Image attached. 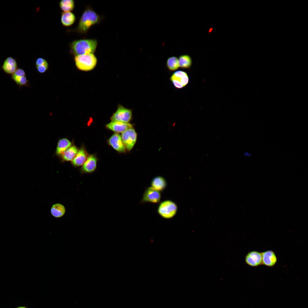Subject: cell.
<instances>
[{"label":"cell","instance_id":"21","mask_svg":"<svg viewBox=\"0 0 308 308\" xmlns=\"http://www.w3.org/2000/svg\"><path fill=\"white\" fill-rule=\"evenodd\" d=\"M72 145L71 142L66 138L60 139L58 143L56 153L58 155L63 153L70 147Z\"/></svg>","mask_w":308,"mask_h":308},{"label":"cell","instance_id":"13","mask_svg":"<svg viewBox=\"0 0 308 308\" xmlns=\"http://www.w3.org/2000/svg\"><path fill=\"white\" fill-rule=\"evenodd\" d=\"M262 264L268 267H273L276 264L277 258L275 252L268 250L262 253Z\"/></svg>","mask_w":308,"mask_h":308},{"label":"cell","instance_id":"3","mask_svg":"<svg viewBox=\"0 0 308 308\" xmlns=\"http://www.w3.org/2000/svg\"><path fill=\"white\" fill-rule=\"evenodd\" d=\"M76 66L79 70L88 71L93 69L96 65L97 59L94 54L74 56Z\"/></svg>","mask_w":308,"mask_h":308},{"label":"cell","instance_id":"15","mask_svg":"<svg viewBox=\"0 0 308 308\" xmlns=\"http://www.w3.org/2000/svg\"><path fill=\"white\" fill-rule=\"evenodd\" d=\"M97 159L94 155H91L87 159L83 165L82 171L85 173H90L93 172L96 167Z\"/></svg>","mask_w":308,"mask_h":308},{"label":"cell","instance_id":"6","mask_svg":"<svg viewBox=\"0 0 308 308\" xmlns=\"http://www.w3.org/2000/svg\"><path fill=\"white\" fill-rule=\"evenodd\" d=\"M131 111L120 105L111 118L112 122L121 121L128 123L131 119Z\"/></svg>","mask_w":308,"mask_h":308},{"label":"cell","instance_id":"10","mask_svg":"<svg viewBox=\"0 0 308 308\" xmlns=\"http://www.w3.org/2000/svg\"><path fill=\"white\" fill-rule=\"evenodd\" d=\"M11 77L19 87L29 86V82L26 76L25 72L21 68H18L12 75Z\"/></svg>","mask_w":308,"mask_h":308},{"label":"cell","instance_id":"2","mask_svg":"<svg viewBox=\"0 0 308 308\" xmlns=\"http://www.w3.org/2000/svg\"><path fill=\"white\" fill-rule=\"evenodd\" d=\"M100 16L91 8L88 7L84 10L79 20L76 30L81 34H86L90 27L100 21Z\"/></svg>","mask_w":308,"mask_h":308},{"label":"cell","instance_id":"18","mask_svg":"<svg viewBox=\"0 0 308 308\" xmlns=\"http://www.w3.org/2000/svg\"><path fill=\"white\" fill-rule=\"evenodd\" d=\"M151 184L152 187L159 191H161L166 188L167 182L163 177L158 176L153 179Z\"/></svg>","mask_w":308,"mask_h":308},{"label":"cell","instance_id":"7","mask_svg":"<svg viewBox=\"0 0 308 308\" xmlns=\"http://www.w3.org/2000/svg\"><path fill=\"white\" fill-rule=\"evenodd\" d=\"M170 80L174 86L179 89L186 86L189 81V78L187 73L181 70L174 73L170 77Z\"/></svg>","mask_w":308,"mask_h":308},{"label":"cell","instance_id":"24","mask_svg":"<svg viewBox=\"0 0 308 308\" xmlns=\"http://www.w3.org/2000/svg\"><path fill=\"white\" fill-rule=\"evenodd\" d=\"M166 66L170 71H173L177 70L179 67L178 58L175 56L168 58L166 61Z\"/></svg>","mask_w":308,"mask_h":308},{"label":"cell","instance_id":"12","mask_svg":"<svg viewBox=\"0 0 308 308\" xmlns=\"http://www.w3.org/2000/svg\"><path fill=\"white\" fill-rule=\"evenodd\" d=\"M106 127L117 133H122L126 130L132 127V125L129 123L121 121L111 122L107 124Z\"/></svg>","mask_w":308,"mask_h":308},{"label":"cell","instance_id":"5","mask_svg":"<svg viewBox=\"0 0 308 308\" xmlns=\"http://www.w3.org/2000/svg\"><path fill=\"white\" fill-rule=\"evenodd\" d=\"M121 136L125 149L128 151L131 150L137 140V134L135 130L132 127L129 129L122 133Z\"/></svg>","mask_w":308,"mask_h":308},{"label":"cell","instance_id":"22","mask_svg":"<svg viewBox=\"0 0 308 308\" xmlns=\"http://www.w3.org/2000/svg\"><path fill=\"white\" fill-rule=\"evenodd\" d=\"M179 67L188 69L191 66L192 60L191 57L188 54H184L180 55L178 58Z\"/></svg>","mask_w":308,"mask_h":308},{"label":"cell","instance_id":"25","mask_svg":"<svg viewBox=\"0 0 308 308\" xmlns=\"http://www.w3.org/2000/svg\"><path fill=\"white\" fill-rule=\"evenodd\" d=\"M37 69L40 73H43L45 72L48 69V64H43L36 66Z\"/></svg>","mask_w":308,"mask_h":308},{"label":"cell","instance_id":"17","mask_svg":"<svg viewBox=\"0 0 308 308\" xmlns=\"http://www.w3.org/2000/svg\"><path fill=\"white\" fill-rule=\"evenodd\" d=\"M76 20L75 15L71 12H63L61 17V21L62 25L65 27L72 25Z\"/></svg>","mask_w":308,"mask_h":308},{"label":"cell","instance_id":"19","mask_svg":"<svg viewBox=\"0 0 308 308\" xmlns=\"http://www.w3.org/2000/svg\"><path fill=\"white\" fill-rule=\"evenodd\" d=\"M78 151L75 146H71L62 154V157L64 161H72Z\"/></svg>","mask_w":308,"mask_h":308},{"label":"cell","instance_id":"23","mask_svg":"<svg viewBox=\"0 0 308 308\" xmlns=\"http://www.w3.org/2000/svg\"><path fill=\"white\" fill-rule=\"evenodd\" d=\"M60 8L63 12H71L74 7L75 3L72 0H62L59 3Z\"/></svg>","mask_w":308,"mask_h":308},{"label":"cell","instance_id":"26","mask_svg":"<svg viewBox=\"0 0 308 308\" xmlns=\"http://www.w3.org/2000/svg\"><path fill=\"white\" fill-rule=\"evenodd\" d=\"M47 64H48V63L47 61L45 59L42 58H37L35 62L36 66Z\"/></svg>","mask_w":308,"mask_h":308},{"label":"cell","instance_id":"20","mask_svg":"<svg viewBox=\"0 0 308 308\" xmlns=\"http://www.w3.org/2000/svg\"><path fill=\"white\" fill-rule=\"evenodd\" d=\"M52 215L55 217L60 218L66 212L65 207L60 203L54 204L52 206L50 210Z\"/></svg>","mask_w":308,"mask_h":308},{"label":"cell","instance_id":"1","mask_svg":"<svg viewBox=\"0 0 308 308\" xmlns=\"http://www.w3.org/2000/svg\"><path fill=\"white\" fill-rule=\"evenodd\" d=\"M98 42L94 39H81L75 40L70 44V51L74 56L94 54Z\"/></svg>","mask_w":308,"mask_h":308},{"label":"cell","instance_id":"11","mask_svg":"<svg viewBox=\"0 0 308 308\" xmlns=\"http://www.w3.org/2000/svg\"><path fill=\"white\" fill-rule=\"evenodd\" d=\"M18 65L15 59L12 57H7L4 61L1 68L6 74L12 75L18 69Z\"/></svg>","mask_w":308,"mask_h":308},{"label":"cell","instance_id":"16","mask_svg":"<svg viewBox=\"0 0 308 308\" xmlns=\"http://www.w3.org/2000/svg\"><path fill=\"white\" fill-rule=\"evenodd\" d=\"M87 154L85 150L82 148L78 151L76 156L73 160L72 163L76 167L83 165L87 159Z\"/></svg>","mask_w":308,"mask_h":308},{"label":"cell","instance_id":"4","mask_svg":"<svg viewBox=\"0 0 308 308\" xmlns=\"http://www.w3.org/2000/svg\"><path fill=\"white\" fill-rule=\"evenodd\" d=\"M177 207L176 204L171 200H167L161 202L157 209L159 214L163 218L169 219L172 218L176 214Z\"/></svg>","mask_w":308,"mask_h":308},{"label":"cell","instance_id":"14","mask_svg":"<svg viewBox=\"0 0 308 308\" xmlns=\"http://www.w3.org/2000/svg\"><path fill=\"white\" fill-rule=\"evenodd\" d=\"M108 143L116 151L121 152L125 151L126 149L123 143L121 136L118 133H116L113 134L109 139Z\"/></svg>","mask_w":308,"mask_h":308},{"label":"cell","instance_id":"8","mask_svg":"<svg viewBox=\"0 0 308 308\" xmlns=\"http://www.w3.org/2000/svg\"><path fill=\"white\" fill-rule=\"evenodd\" d=\"M161 195L160 191L152 187L147 188L144 191L142 201L157 203L159 202Z\"/></svg>","mask_w":308,"mask_h":308},{"label":"cell","instance_id":"27","mask_svg":"<svg viewBox=\"0 0 308 308\" xmlns=\"http://www.w3.org/2000/svg\"><path fill=\"white\" fill-rule=\"evenodd\" d=\"M17 308H27L25 307H17Z\"/></svg>","mask_w":308,"mask_h":308},{"label":"cell","instance_id":"9","mask_svg":"<svg viewBox=\"0 0 308 308\" xmlns=\"http://www.w3.org/2000/svg\"><path fill=\"white\" fill-rule=\"evenodd\" d=\"M245 260L246 263L252 267L262 265V253L256 251H250L246 255Z\"/></svg>","mask_w":308,"mask_h":308}]
</instances>
